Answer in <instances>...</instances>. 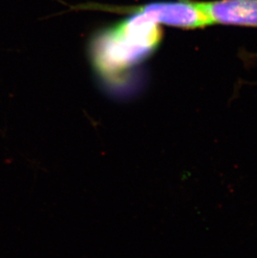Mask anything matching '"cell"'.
<instances>
[{
    "mask_svg": "<svg viewBox=\"0 0 257 258\" xmlns=\"http://www.w3.org/2000/svg\"><path fill=\"white\" fill-rule=\"evenodd\" d=\"M131 15L98 34L93 41L94 66L104 77L126 72L148 58L160 44V25L141 14Z\"/></svg>",
    "mask_w": 257,
    "mask_h": 258,
    "instance_id": "cell-1",
    "label": "cell"
},
{
    "mask_svg": "<svg viewBox=\"0 0 257 258\" xmlns=\"http://www.w3.org/2000/svg\"><path fill=\"white\" fill-rule=\"evenodd\" d=\"M80 10H100L115 14H141L157 23L180 29H193L211 25L201 2L193 0H177L155 2L141 6H112L86 4L79 5Z\"/></svg>",
    "mask_w": 257,
    "mask_h": 258,
    "instance_id": "cell-2",
    "label": "cell"
},
{
    "mask_svg": "<svg viewBox=\"0 0 257 258\" xmlns=\"http://www.w3.org/2000/svg\"><path fill=\"white\" fill-rule=\"evenodd\" d=\"M201 5L211 25L257 27V0H216Z\"/></svg>",
    "mask_w": 257,
    "mask_h": 258,
    "instance_id": "cell-3",
    "label": "cell"
}]
</instances>
